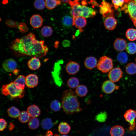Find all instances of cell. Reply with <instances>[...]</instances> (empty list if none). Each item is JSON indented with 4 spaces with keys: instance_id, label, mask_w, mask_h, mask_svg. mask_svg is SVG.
Returning a JSON list of instances; mask_svg holds the SVG:
<instances>
[{
    "instance_id": "5",
    "label": "cell",
    "mask_w": 136,
    "mask_h": 136,
    "mask_svg": "<svg viewBox=\"0 0 136 136\" xmlns=\"http://www.w3.org/2000/svg\"><path fill=\"white\" fill-rule=\"evenodd\" d=\"M97 69L103 73H107L112 69L113 67L112 59L106 56H102L97 64Z\"/></svg>"
},
{
    "instance_id": "16",
    "label": "cell",
    "mask_w": 136,
    "mask_h": 136,
    "mask_svg": "<svg viewBox=\"0 0 136 136\" xmlns=\"http://www.w3.org/2000/svg\"><path fill=\"white\" fill-rule=\"evenodd\" d=\"M116 87L113 82L110 80H107L103 83L102 89L105 93L109 94L113 92L116 88Z\"/></svg>"
},
{
    "instance_id": "35",
    "label": "cell",
    "mask_w": 136,
    "mask_h": 136,
    "mask_svg": "<svg viewBox=\"0 0 136 136\" xmlns=\"http://www.w3.org/2000/svg\"><path fill=\"white\" fill-rule=\"evenodd\" d=\"M39 120L36 118H32L29 120L28 125L30 129H34L37 128L39 126Z\"/></svg>"
},
{
    "instance_id": "50",
    "label": "cell",
    "mask_w": 136,
    "mask_h": 136,
    "mask_svg": "<svg viewBox=\"0 0 136 136\" xmlns=\"http://www.w3.org/2000/svg\"><path fill=\"white\" fill-rule=\"evenodd\" d=\"M8 0H3L2 1V3L3 4H5L8 3Z\"/></svg>"
},
{
    "instance_id": "52",
    "label": "cell",
    "mask_w": 136,
    "mask_h": 136,
    "mask_svg": "<svg viewBox=\"0 0 136 136\" xmlns=\"http://www.w3.org/2000/svg\"><path fill=\"white\" fill-rule=\"evenodd\" d=\"M54 136H59V135L57 134H55V135H54Z\"/></svg>"
},
{
    "instance_id": "28",
    "label": "cell",
    "mask_w": 136,
    "mask_h": 136,
    "mask_svg": "<svg viewBox=\"0 0 136 136\" xmlns=\"http://www.w3.org/2000/svg\"><path fill=\"white\" fill-rule=\"evenodd\" d=\"M41 124L43 128L46 130L51 128L53 125L52 120L48 118L43 119L41 122Z\"/></svg>"
},
{
    "instance_id": "39",
    "label": "cell",
    "mask_w": 136,
    "mask_h": 136,
    "mask_svg": "<svg viewBox=\"0 0 136 136\" xmlns=\"http://www.w3.org/2000/svg\"><path fill=\"white\" fill-rule=\"evenodd\" d=\"M30 117L27 112L23 111L20 113L18 119L21 122L25 123L29 121Z\"/></svg>"
},
{
    "instance_id": "13",
    "label": "cell",
    "mask_w": 136,
    "mask_h": 136,
    "mask_svg": "<svg viewBox=\"0 0 136 136\" xmlns=\"http://www.w3.org/2000/svg\"><path fill=\"white\" fill-rule=\"evenodd\" d=\"M96 12L93 9L84 5L81 6L79 16L85 18L93 17L95 15Z\"/></svg>"
},
{
    "instance_id": "2",
    "label": "cell",
    "mask_w": 136,
    "mask_h": 136,
    "mask_svg": "<svg viewBox=\"0 0 136 136\" xmlns=\"http://www.w3.org/2000/svg\"><path fill=\"white\" fill-rule=\"evenodd\" d=\"M61 104L63 111L67 115L79 113L82 110L77 96L71 89L63 92Z\"/></svg>"
},
{
    "instance_id": "23",
    "label": "cell",
    "mask_w": 136,
    "mask_h": 136,
    "mask_svg": "<svg viewBox=\"0 0 136 136\" xmlns=\"http://www.w3.org/2000/svg\"><path fill=\"white\" fill-rule=\"evenodd\" d=\"M124 131V129L122 126L116 125L111 128L110 133L111 136H123Z\"/></svg>"
},
{
    "instance_id": "3",
    "label": "cell",
    "mask_w": 136,
    "mask_h": 136,
    "mask_svg": "<svg viewBox=\"0 0 136 136\" xmlns=\"http://www.w3.org/2000/svg\"><path fill=\"white\" fill-rule=\"evenodd\" d=\"M2 94L7 96L10 95L13 98H22L24 96V90L18 89L13 82L3 85L1 89Z\"/></svg>"
},
{
    "instance_id": "19",
    "label": "cell",
    "mask_w": 136,
    "mask_h": 136,
    "mask_svg": "<svg viewBox=\"0 0 136 136\" xmlns=\"http://www.w3.org/2000/svg\"><path fill=\"white\" fill-rule=\"evenodd\" d=\"M29 68L32 70L38 69L41 65V63L38 58L36 57H32L27 62Z\"/></svg>"
},
{
    "instance_id": "45",
    "label": "cell",
    "mask_w": 136,
    "mask_h": 136,
    "mask_svg": "<svg viewBox=\"0 0 136 136\" xmlns=\"http://www.w3.org/2000/svg\"><path fill=\"white\" fill-rule=\"evenodd\" d=\"M0 131H3L6 127L7 123L6 120L3 118L0 119Z\"/></svg>"
},
{
    "instance_id": "46",
    "label": "cell",
    "mask_w": 136,
    "mask_h": 136,
    "mask_svg": "<svg viewBox=\"0 0 136 136\" xmlns=\"http://www.w3.org/2000/svg\"><path fill=\"white\" fill-rule=\"evenodd\" d=\"M62 44L64 47H68L70 46L71 43L70 41L67 40H65L62 42Z\"/></svg>"
},
{
    "instance_id": "44",
    "label": "cell",
    "mask_w": 136,
    "mask_h": 136,
    "mask_svg": "<svg viewBox=\"0 0 136 136\" xmlns=\"http://www.w3.org/2000/svg\"><path fill=\"white\" fill-rule=\"evenodd\" d=\"M20 31L22 33L26 32L28 30V27L25 23L23 22H20L18 24V28Z\"/></svg>"
},
{
    "instance_id": "49",
    "label": "cell",
    "mask_w": 136,
    "mask_h": 136,
    "mask_svg": "<svg viewBox=\"0 0 136 136\" xmlns=\"http://www.w3.org/2000/svg\"><path fill=\"white\" fill-rule=\"evenodd\" d=\"M61 2L64 3H69L70 0H61Z\"/></svg>"
},
{
    "instance_id": "57",
    "label": "cell",
    "mask_w": 136,
    "mask_h": 136,
    "mask_svg": "<svg viewBox=\"0 0 136 136\" xmlns=\"http://www.w3.org/2000/svg\"></svg>"
},
{
    "instance_id": "37",
    "label": "cell",
    "mask_w": 136,
    "mask_h": 136,
    "mask_svg": "<svg viewBox=\"0 0 136 136\" xmlns=\"http://www.w3.org/2000/svg\"><path fill=\"white\" fill-rule=\"evenodd\" d=\"M126 51L130 54H133L136 53V44L130 42L127 44L126 48Z\"/></svg>"
},
{
    "instance_id": "21",
    "label": "cell",
    "mask_w": 136,
    "mask_h": 136,
    "mask_svg": "<svg viewBox=\"0 0 136 136\" xmlns=\"http://www.w3.org/2000/svg\"><path fill=\"white\" fill-rule=\"evenodd\" d=\"M84 17L79 16L73 19V25L79 29L84 27L87 23L86 20Z\"/></svg>"
},
{
    "instance_id": "12",
    "label": "cell",
    "mask_w": 136,
    "mask_h": 136,
    "mask_svg": "<svg viewBox=\"0 0 136 136\" xmlns=\"http://www.w3.org/2000/svg\"><path fill=\"white\" fill-rule=\"evenodd\" d=\"M69 3L71 7V13L73 19L79 16L82 6L75 1H71Z\"/></svg>"
},
{
    "instance_id": "56",
    "label": "cell",
    "mask_w": 136,
    "mask_h": 136,
    "mask_svg": "<svg viewBox=\"0 0 136 136\" xmlns=\"http://www.w3.org/2000/svg\"><path fill=\"white\" fill-rule=\"evenodd\" d=\"M135 61H136V58L135 59Z\"/></svg>"
},
{
    "instance_id": "48",
    "label": "cell",
    "mask_w": 136,
    "mask_h": 136,
    "mask_svg": "<svg viewBox=\"0 0 136 136\" xmlns=\"http://www.w3.org/2000/svg\"><path fill=\"white\" fill-rule=\"evenodd\" d=\"M19 71V70H18V69H16L13 72V73L15 75H17L18 74V73Z\"/></svg>"
},
{
    "instance_id": "4",
    "label": "cell",
    "mask_w": 136,
    "mask_h": 136,
    "mask_svg": "<svg viewBox=\"0 0 136 136\" xmlns=\"http://www.w3.org/2000/svg\"><path fill=\"white\" fill-rule=\"evenodd\" d=\"M127 13L132 21L136 19V2L133 0H125L123 5L120 10Z\"/></svg>"
},
{
    "instance_id": "29",
    "label": "cell",
    "mask_w": 136,
    "mask_h": 136,
    "mask_svg": "<svg viewBox=\"0 0 136 136\" xmlns=\"http://www.w3.org/2000/svg\"><path fill=\"white\" fill-rule=\"evenodd\" d=\"M46 8L49 9H52L55 7L57 5L60 4V1L58 0H45Z\"/></svg>"
},
{
    "instance_id": "55",
    "label": "cell",
    "mask_w": 136,
    "mask_h": 136,
    "mask_svg": "<svg viewBox=\"0 0 136 136\" xmlns=\"http://www.w3.org/2000/svg\"><path fill=\"white\" fill-rule=\"evenodd\" d=\"M133 0V1H134L136 2V0Z\"/></svg>"
},
{
    "instance_id": "6",
    "label": "cell",
    "mask_w": 136,
    "mask_h": 136,
    "mask_svg": "<svg viewBox=\"0 0 136 136\" xmlns=\"http://www.w3.org/2000/svg\"><path fill=\"white\" fill-rule=\"evenodd\" d=\"M125 120L128 122L130 126L129 131L133 130L136 127L135 119L136 117V110L129 109L124 114Z\"/></svg>"
},
{
    "instance_id": "14",
    "label": "cell",
    "mask_w": 136,
    "mask_h": 136,
    "mask_svg": "<svg viewBox=\"0 0 136 136\" xmlns=\"http://www.w3.org/2000/svg\"><path fill=\"white\" fill-rule=\"evenodd\" d=\"M80 66L78 63L75 61H70L66 64L65 69L69 75H74L79 70Z\"/></svg>"
},
{
    "instance_id": "53",
    "label": "cell",
    "mask_w": 136,
    "mask_h": 136,
    "mask_svg": "<svg viewBox=\"0 0 136 136\" xmlns=\"http://www.w3.org/2000/svg\"><path fill=\"white\" fill-rule=\"evenodd\" d=\"M61 136H68L66 135H61Z\"/></svg>"
},
{
    "instance_id": "34",
    "label": "cell",
    "mask_w": 136,
    "mask_h": 136,
    "mask_svg": "<svg viewBox=\"0 0 136 136\" xmlns=\"http://www.w3.org/2000/svg\"><path fill=\"white\" fill-rule=\"evenodd\" d=\"M50 107L52 111L57 112L59 111L62 108L61 104L58 100H55L51 103Z\"/></svg>"
},
{
    "instance_id": "26",
    "label": "cell",
    "mask_w": 136,
    "mask_h": 136,
    "mask_svg": "<svg viewBox=\"0 0 136 136\" xmlns=\"http://www.w3.org/2000/svg\"><path fill=\"white\" fill-rule=\"evenodd\" d=\"M70 126L66 122H62L59 124L58 129L59 132L62 134L67 133L70 130Z\"/></svg>"
},
{
    "instance_id": "43",
    "label": "cell",
    "mask_w": 136,
    "mask_h": 136,
    "mask_svg": "<svg viewBox=\"0 0 136 136\" xmlns=\"http://www.w3.org/2000/svg\"><path fill=\"white\" fill-rule=\"evenodd\" d=\"M5 23L9 27L15 28H18V24L17 22L10 19L6 20Z\"/></svg>"
},
{
    "instance_id": "54",
    "label": "cell",
    "mask_w": 136,
    "mask_h": 136,
    "mask_svg": "<svg viewBox=\"0 0 136 136\" xmlns=\"http://www.w3.org/2000/svg\"><path fill=\"white\" fill-rule=\"evenodd\" d=\"M79 0H75V1H79Z\"/></svg>"
},
{
    "instance_id": "31",
    "label": "cell",
    "mask_w": 136,
    "mask_h": 136,
    "mask_svg": "<svg viewBox=\"0 0 136 136\" xmlns=\"http://www.w3.org/2000/svg\"><path fill=\"white\" fill-rule=\"evenodd\" d=\"M79 84L78 79L75 77H72L67 80V84L68 86L71 88H77Z\"/></svg>"
},
{
    "instance_id": "20",
    "label": "cell",
    "mask_w": 136,
    "mask_h": 136,
    "mask_svg": "<svg viewBox=\"0 0 136 136\" xmlns=\"http://www.w3.org/2000/svg\"><path fill=\"white\" fill-rule=\"evenodd\" d=\"M27 112L30 117L32 118H36L40 114L41 110L38 106L35 105H33L28 107Z\"/></svg>"
},
{
    "instance_id": "42",
    "label": "cell",
    "mask_w": 136,
    "mask_h": 136,
    "mask_svg": "<svg viewBox=\"0 0 136 136\" xmlns=\"http://www.w3.org/2000/svg\"><path fill=\"white\" fill-rule=\"evenodd\" d=\"M112 1L115 9L117 10L123 5L125 0H112Z\"/></svg>"
},
{
    "instance_id": "30",
    "label": "cell",
    "mask_w": 136,
    "mask_h": 136,
    "mask_svg": "<svg viewBox=\"0 0 136 136\" xmlns=\"http://www.w3.org/2000/svg\"><path fill=\"white\" fill-rule=\"evenodd\" d=\"M8 115L13 118H16L19 117L20 113L19 110L14 107H12L7 110Z\"/></svg>"
},
{
    "instance_id": "32",
    "label": "cell",
    "mask_w": 136,
    "mask_h": 136,
    "mask_svg": "<svg viewBox=\"0 0 136 136\" xmlns=\"http://www.w3.org/2000/svg\"><path fill=\"white\" fill-rule=\"evenodd\" d=\"M126 73L129 74L133 75L136 73V64L130 62L127 64L125 67Z\"/></svg>"
},
{
    "instance_id": "38",
    "label": "cell",
    "mask_w": 136,
    "mask_h": 136,
    "mask_svg": "<svg viewBox=\"0 0 136 136\" xmlns=\"http://www.w3.org/2000/svg\"><path fill=\"white\" fill-rule=\"evenodd\" d=\"M116 59L121 64H125L127 61L128 57L125 53L121 52L118 54Z\"/></svg>"
},
{
    "instance_id": "18",
    "label": "cell",
    "mask_w": 136,
    "mask_h": 136,
    "mask_svg": "<svg viewBox=\"0 0 136 136\" xmlns=\"http://www.w3.org/2000/svg\"><path fill=\"white\" fill-rule=\"evenodd\" d=\"M126 41L123 39L118 38L115 41L113 46L115 49L119 51H124L126 46Z\"/></svg>"
},
{
    "instance_id": "17",
    "label": "cell",
    "mask_w": 136,
    "mask_h": 136,
    "mask_svg": "<svg viewBox=\"0 0 136 136\" xmlns=\"http://www.w3.org/2000/svg\"><path fill=\"white\" fill-rule=\"evenodd\" d=\"M117 23V20L114 16H109L106 17L104 22L105 28L109 30L114 29L116 26Z\"/></svg>"
},
{
    "instance_id": "8",
    "label": "cell",
    "mask_w": 136,
    "mask_h": 136,
    "mask_svg": "<svg viewBox=\"0 0 136 136\" xmlns=\"http://www.w3.org/2000/svg\"><path fill=\"white\" fill-rule=\"evenodd\" d=\"M62 61H59L56 62L54 66L53 71L52 73L53 78L56 84L60 87L62 83V81L59 76L61 69L60 64Z\"/></svg>"
},
{
    "instance_id": "27",
    "label": "cell",
    "mask_w": 136,
    "mask_h": 136,
    "mask_svg": "<svg viewBox=\"0 0 136 136\" xmlns=\"http://www.w3.org/2000/svg\"><path fill=\"white\" fill-rule=\"evenodd\" d=\"M125 36L130 41L135 40H136V29L133 28L128 29L126 32Z\"/></svg>"
},
{
    "instance_id": "10",
    "label": "cell",
    "mask_w": 136,
    "mask_h": 136,
    "mask_svg": "<svg viewBox=\"0 0 136 136\" xmlns=\"http://www.w3.org/2000/svg\"><path fill=\"white\" fill-rule=\"evenodd\" d=\"M123 73L119 67H116L111 70L108 76L110 80L113 82L118 81L123 76Z\"/></svg>"
},
{
    "instance_id": "9",
    "label": "cell",
    "mask_w": 136,
    "mask_h": 136,
    "mask_svg": "<svg viewBox=\"0 0 136 136\" xmlns=\"http://www.w3.org/2000/svg\"><path fill=\"white\" fill-rule=\"evenodd\" d=\"M2 66L4 70L7 72L13 73L17 69V63L13 59L8 58L4 61Z\"/></svg>"
},
{
    "instance_id": "36",
    "label": "cell",
    "mask_w": 136,
    "mask_h": 136,
    "mask_svg": "<svg viewBox=\"0 0 136 136\" xmlns=\"http://www.w3.org/2000/svg\"><path fill=\"white\" fill-rule=\"evenodd\" d=\"M73 17L69 15L64 16L62 19V23L64 26L69 27L73 25Z\"/></svg>"
},
{
    "instance_id": "1",
    "label": "cell",
    "mask_w": 136,
    "mask_h": 136,
    "mask_svg": "<svg viewBox=\"0 0 136 136\" xmlns=\"http://www.w3.org/2000/svg\"><path fill=\"white\" fill-rule=\"evenodd\" d=\"M10 48L17 54L20 56L36 57L41 58L47 54L48 49L43 40L39 41L32 32L17 38L10 45Z\"/></svg>"
},
{
    "instance_id": "41",
    "label": "cell",
    "mask_w": 136,
    "mask_h": 136,
    "mask_svg": "<svg viewBox=\"0 0 136 136\" xmlns=\"http://www.w3.org/2000/svg\"><path fill=\"white\" fill-rule=\"evenodd\" d=\"M34 6L35 8L38 10H43L45 7V1L44 0H35Z\"/></svg>"
},
{
    "instance_id": "40",
    "label": "cell",
    "mask_w": 136,
    "mask_h": 136,
    "mask_svg": "<svg viewBox=\"0 0 136 136\" xmlns=\"http://www.w3.org/2000/svg\"><path fill=\"white\" fill-rule=\"evenodd\" d=\"M107 113L106 112H101L96 116L95 119L100 122H104L107 119Z\"/></svg>"
},
{
    "instance_id": "15",
    "label": "cell",
    "mask_w": 136,
    "mask_h": 136,
    "mask_svg": "<svg viewBox=\"0 0 136 136\" xmlns=\"http://www.w3.org/2000/svg\"><path fill=\"white\" fill-rule=\"evenodd\" d=\"M43 22L42 17L39 14L32 15L30 20V23L31 26L34 28H38L42 25Z\"/></svg>"
},
{
    "instance_id": "51",
    "label": "cell",
    "mask_w": 136,
    "mask_h": 136,
    "mask_svg": "<svg viewBox=\"0 0 136 136\" xmlns=\"http://www.w3.org/2000/svg\"><path fill=\"white\" fill-rule=\"evenodd\" d=\"M134 26L136 27V19L132 21Z\"/></svg>"
},
{
    "instance_id": "24",
    "label": "cell",
    "mask_w": 136,
    "mask_h": 136,
    "mask_svg": "<svg viewBox=\"0 0 136 136\" xmlns=\"http://www.w3.org/2000/svg\"><path fill=\"white\" fill-rule=\"evenodd\" d=\"M17 88L19 89L24 90L25 84V77L24 75L18 76L13 82Z\"/></svg>"
},
{
    "instance_id": "11",
    "label": "cell",
    "mask_w": 136,
    "mask_h": 136,
    "mask_svg": "<svg viewBox=\"0 0 136 136\" xmlns=\"http://www.w3.org/2000/svg\"><path fill=\"white\" fill-rule=\"evenodd\" d=\"M38 83V77L35 74H30L25 77L26 85L28 88H34L37 86Z\"/></svg>"
},
{
    "instance_id": "22",
    "label": "cell",
    "mask_w": 136,
    "mask_h": 136,
    "mask_svg": "<svg viewBox=\"0 0 136 136\" xmlns=\"http://www.w3.org/2000/svg\"><path fill=\"white\" fill-rule=\"evenodd\" d=\"M97 63L96 59L93 56L87 57L84 62L85 67L90 70H91L96 66Z\"/></svg>"
},
{
    "instance_id": "7",
    "label": "cell",
    "mask_w": 136,
    "mask_h": 136,
    "mask_svg": "<svg viewBox=\"0 0 136 136\" xmlns=\"http://www.w3.org/2000/svg\"><path fill=\"white\" fill-rule=\"evenodd\" d=\"M114 6L113 4L105 1L102 3L101 5H100L99 11L100 14L104 17H107L111 16H114V10L112 9Z\"/></svg>"
},
{
    "instance_id": "25",
    "label": "cell",
    "mask_w": 136,
    "mask_h": 136,
    "mask_svg": "<svg viewBox=\"0 0 136 136\" xmlns=\"http://www.w3.org/2000/svg\"><path fill=\"white\" fill-rule=\"evenodd\" d=\"M76 94L80 97L85 96L87 93L88 90L87 88L83 85H79L75 89Z\"/></svg>"
},
{
    "instance_id": "33",
    "label": "cell",
    "mask_w": 136,
    "mask_h": 136,
    "mask_svg": "<svg viewBox=\"0 0 136 136\" xmlns=\"http://www.w3.org/2000/svg\"><path fill=\"white\" fill-rule=\"evenodd\" d=\"M41 32L43 36L46 37H48L52 35V28L49 26H44L41 28Z\"/></svg>"
},
{
    "instance_id": "47",
    "label": "cell",
    "mask_w": 136,
    "mask_h": 136,
    "mask_svg": "<svg viewBox=\"0 0 136 136\" xmlns=\"http://www.w3.org/2000/svg\"><path fill=\"white\" fill-rule=\"evenodd\" d=\"M45 136H54L53 135L52 132L50 131H48L46 133Z\"/></svg>"
}]
</instances>
